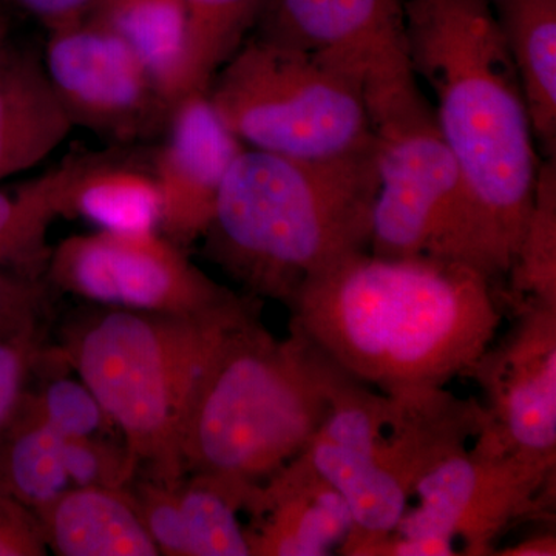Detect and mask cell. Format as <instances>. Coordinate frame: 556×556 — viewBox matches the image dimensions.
<instances>
[{
  "label": "cell",
  "mask_w": 556,
  "mask_h": 556,
  "mask_svg": "<svg viewBox=\"0 0 556 556\" xmlns=\"http://www.w3.org/2000/svg\"><path fill=\"white\" fill-rule=\"evenodd\" d=\"M514 325L468 372L490 427L510 452L556 464V305H514Z\"/></svg>",
  "instance_id": "cell-13"
},
{
  "label": "cell",
  "mask_w": 556,
  "mask_h": 556,
  "mask_svg": "<svg viewBox=\"0 0 556 556\" xmlns=\"http://www.w3.org/2000/svg\"><path fill=\"white\" fill-rule=\"evenodd\" d=\"M87 16L134 50L172 105L185 50V0H101Z\"/></svg>",
  "instance_id": "cell-21"
},
{
  "label": "cell",
  "mask_w": 556,
  "mask_h": 556,
  "mask_svg": "<svg viewBox=\"0 0 556 556\" xmlns=\"http://www.w3.org/2000/svg\"><path fill=\"white\" fill-rule=\"evenodd\" d=\"M258 25L351 80L375 134L434 115L409 58L404 0H266Z\"/></svg>",
  "instance_id": "cell-8"
},
{
  "label": "cell",
  "mask_w": 556,
  "mask_h": 556,
  "mask_svg": "<svg viewBox=\"0 0 556 556\" xmlns=\"http://www.w3.org/2000/svg\"><path fill=\"white\" fill-rule=\"evenodd\" d=\"M7 38H10L9 17L0 10V42H3Z\"/></svg>",
  "instance_id": "cell-34"
},
{
  "label": "cell",
  "mask_w": 556,
  "mask_h": 556,
  "mask_svg": "<svg viewBox=\"0 0 556 556\" xmlns=\"http://www.w3.org/2000/svg\"><path fill=\"white\" fill-rule=\"evenodd\" d=\"M35 514L47 547L56 555H161L130 489L72 485Z\"/></svg>",
  "instance_id": "cell-17"
},
{
  "label": "cell",
  "mask_w": 556,
  "mask_h": 556,
  "mask_svg": "<svg viewBox=\"0 0 556 556\" xmlns=\"http://www.w3.org/2000/svg\"><path fill=\"white\" fill-rule=\"evenodd\" d=\"M521 79L536 144H556V0H490Z\"/></svg>",
  "instance_id": "cell-18"
},
{
  "label": "cell",
  "mask_w": 556,
  "mask_h": 556,
  "mask_svg": "<svg viewBox=\"0 0 556 556\" xmlns=\"http://www.w3.org/2000/svg\"><path fill=\"white\" fill-rule=\"evenodd\" d=\"M332 362L298 329L278 339L244 318L193 390L181 433L185 478L260 485L316 437L329 407Z\"/></svg>",
  "instance_id": "cell-4"
},
{
  "label": "cell",
  "mask_w": 556,
  "mask_h": 556,
  "mask_svg": "<svg viewBox=\"0 0 556 556\" xmlns=\"http://www.w3.org/2000/svg\"><path fill=\"white\" fill-rule=\"evenodd\" d=\"M14 7L36 17L47 30L87 16L101 0H9Z\"/></svg>",
  "instance_id": "cell-32"
},
{
  "label": "cell",
  "mask_w": 556,
  "mask_h": 556,
  "mask_svg": "<svg viewBox=\"0 0 556 556\" xmlns=\"http://www.w3.org/2000/svg\"><path fill=\"white\" fill-rule=\"evenodd\" d=\"M49 554L35 511L0 490V556Z\"/></svg>",
  "instance_id": "cell-31"
},
{
  "label": "cell",
  "mask_w": 556,
  "mask_h": 556,
  "mask_svg": "<svg viewBox=\"0 0 556 556\" xmlns=\"http://www.w3.org/2000/svg\"><path fill=\"white\" fill-rule=\"evenodd\" d=\"M42 353L40 320L0 334V437L16 415Z\"/></svg>",
  "instance_id": "cell-28"
},
{
  "label": "cell",
  "mask_w": 556,
  "mask_h": 556,
  "mask_svg": "<svg viewBox=\"0 0 556 556\" xmlns=\"http://www.w3.org/2000/svg\"><path fill=\"white\" fill-rule=\"evenodd\" d=\"M378 185L375 146L328 160L244 148L203 237L208 258L248 295L288 305L308 278L369 251Z\"/></svg>",
  "instance_id": "cell-3"
},
{
  "label": "cell",
  "mask_w": 556,
  "mask_h": 556,
  "mask_svg": "<svg viewBox=\"0 0 556 556\" xmlns=\"http://www.w3.org/2000/svg\"><path fill=\"white\" fill-rule=\"evenodd\" d=\"M73 127L42 53L10 38L0 42V181L49 159Z\"/></svg>",
  "instance_id": "cell-16"
},
{
  "label": "cell",
  "mask_w": 556,
  "mask_h": 556,
  "mask_svg": "<svg viewBox=\"0 0 556 556\" xmlns=\"http://www.w3.org/2000/svg\"><path fill=\"white\" fill-rule=\"evenodd\" d=\"M179 482L169 485L139 477L129 486L139 517L161 555L186 556L185 529L179 510Z\"/></svg>",
  "instance_id": "cell-29"
},
{
  "label": "cell",
  "mask_w": 556,
  "mask_h": 556,
  "mask_svg": "<svg viewBox=\"0 0 556 556\" xmlns=\"http://www.w3.org/2000/svg\"><path fill=\"white\" fill-rule=\"evenodd\" d=\"M511 306L526 300L556 305V166L541 164L533 206L508 269Z\"/></svg>",
  "instance_id": "cell-25"
},
{
  "label": "cell",
  "mask_w": 556,
  "mask_h": 556,
  "mask_svg": "<svg viewBox=\"0 0 556 556\" xmlns=\"http://www.w3.org/2000/svg\"><path fill=\"white\" fill-rule=\"evenodd\" d=\"M493 555L503 556H555L556 536L554 532L538 533L535 536L518 541L514 546L504 551L495 552Z\"/></svg>",
  "instance_id": "cell-33"
},
{
  "label": "cell",
  "mask_w": 556,
  "mask_h": 556,
  "mask_svg": "<svg viewBox=\"0 0 556 556\" xmlns=\"http://www.w3.org/2000/svg\"><path fill=\"white\" fill-rule=\"evenodd\" d=\"M248 515L251 556L340 554L354 529L346 501L303 453L257 486Z\"/></svg>",
  "instance_id": "cell-15"
},
{
  "label": "cell",
  "mask_w": 556,
  "mask_h": 556,
  "mask_svg": "<svg viewBox=\"0 0 556 556\" xmlns=\"http://www.w3.org/2000/svg\"><path fill=\"white\" fill-rule=\"evenodd\" d=\"M206 93L244 148L328 160L375 146L367 104L351 80L260 33L215 73Z\"/></svg>",
  "instance_id": "cell-7"
},
{
  "label": "cell",
  "mask_w": 556,
  "mask_h": 556,
  "mask_svg": "<svg viewBox=\"0 0 556 556\" xmlns=\"http://www.w3.org/2000/svg\"><path fill=\"white\" fill-rule=\"evenodd\" d=\"M86 153L9 189H0V269L43 278L54 219L68 217V199Z\"/></svg>",
  "instance_id": "cell-19"
},
{
  "label": "cell",
  "mask_w": 556,
  "mask_h": 556,
  "mask_svg": "<svg viewBox=\"0 0 556 556\" xmlns=\"http://www.w3.org/2000/svg\"><path fill=\"white\" fill-rule=\"evenodd\" d=\"M47 280L0 269V334L42 320Z\"/></svg>",
  "instance_id": "cell-30"
},
{
  "label": "cell",
  "mask_w": 556,
  "mask_h": 556,
  "mask_svg": "<svg viewBox=\"0 0 556 556\" xmlns=\"http://www.w3.org/2000/svg\"><path fill=\"white\" fill-rule=\"evenodd\" d=\"M47 283L102 306L197 316L239 294L190 262L159 229H100L51 248Z\"/></svg>",
  "instance_id": "cell-11"
},
{
  "label": "cell",
  "mask_w": 556,
  "mask_h": 556,
  "mask_svg": "<svg viewBox=\"0 0 556 556\" xmlns=\"http://www.w3.org/2000/svg\"><path fill=\"white\" fill-rule=\"evenodd\" d=\"M555 475L556 464L510 452L486 424L477 444L445 457L417 482L393 533L445 540L459 555H493L517 522L546 514Z\"/></svg>",
  "instance_id": "cell-10"
},
{
  "label": "cell",
  "mask_w": 556,
  "mask_h": 556,
  "mask_svg": "<svg viewBox=\"0 0 556 556\" xmlns=\"http://www.w3.org/2000/svg\"><path fill=\"white\" fill-rule=\"evenodd\" d=\"M409 58L473 208L477 269L507 276L533 206L536 139L490 0H408Z\"/></svg>",
  "instance_id": "cell-2"
},
{
  "label": "cell",
  "mask_w": 556,
  "mask_h": 556,
  "mask_svg": "<svg viewBox=\"0 0 556 556\" xmlns=\"http://www.w3.org/2000/svg\"><path fill=\"white\" fill-rule=\"evenodd\" d=\"M493 281L455 260L356 252L302 285L289 327L365 386L438 390L468 376L500 334Z\"/></svg>",
  "instance_id": "cell-1"
},
{
  "label": "cell",
  "mask_w": 556,
  "mask_h": 556,
  "mask_svg": "<svg viewBox=\"0 0 556 556\" xmlns=\"http://www.w3.org/2000/svg\"><path fill=\"white\" fill-rule=\"evenodd\" d=\"M24 402L64 438L105 437L115 427L83 380L49 379L38 391L28 388Z\"/></svg>",
  "instance_id": "cell-26"
},
{
  "label": "cell",
  "mask_w": 556,
  "mask_h": 556,
  "mask_svg": "<svg viewBox=\"0 0 556 556\" xmlns=\"http://www.w3.org/2000/svg\"><path fill=\"white\" fill-rule=\"evenodd\" d=\"M375 135L379 185L369 252L383 257L430 255L477 268L470 195L434 115Z\"/></svg>",
  "instance_id": "cell-9"
},
{
  "label": "cell",
  "mask_w": 556,
  "mask_h": 556,
  "mask_svg": "<svg viewBox=\"0 0 556 556\" xmlns=\"http://www.w3.org/2000/svg\"><path fill=\"white\" fill-rule=\"evenodd\" d=\"M258 311L248 294L197 316L102 306L65 329L60 354L123 433L139 477L185 479L179 447L197 382L230 329Z\"/></svg>",
  "instance_id": "cell-5"
},
{
  "label": "cell",
  "mask_w": 556,
  "mask_h": 556,
  "mask_svg": "<svg viewBox=\"0 0 556 556\" xmlns=\"http://www.w3.org/2000/svg\"><path fill=\"white\" fill-rule=\"evenodd\" d=\"M62 457L73 486L129 489L139 477L137 460L126 444L105 437L64 438Z\"/></svg>",
  "instance_id": "cell-27"
},
{
  "label": "cell",
  "mask_w": 556,
  "mask_h": 556,
  "mask_svg": "<svg viewBox=\"0 0 556 556\" xmlns=\"http://www.w3.org/2000/svg\"><path fill=\"white\" fill-rule=\"evenodd\" d=\"M266 0H185L186 38L174 100L207 91L215 73L243 46Z\"/></svg>",
  "instance_id": "cell-22"
},
{
  "label": "cell",
  "mask_w": 556,
  "mask_h": 556,
  "mask_svg": "<svg viewBox=\"0 0 556 556\" xmlns=\"http://www.w3.org/2000/svg\"><path fill=\"white\" fill-rule=\"evenodd\" d=\"M164 134L150 169L160 193L159 228L186 249L211 226L219 190L244 146L218 118L206 91L179 97Z\"/></svg>",
  "instance_id": "cell-14"
},
{
  "label": "cell",
  "mask_w": 556,
  "mask_h": 556,
  "mask_svg": "<svg viewBox=\"0 0 556 556\" xmlns=\"http://www.w3.org/2000/svg\"><path fill=\"white\" fill-rule=\"evenodd\" d=\"M257 486L204 475L182 479L178 495L186 556H251L240 515L248 514Z\"/></svg>",
  "instance_id": "cell-24"
},
{
  "label": "cell",
  "mask_w": 556,
  "mask_h": 556,
  "mask_svg": "<svg viewBox=\"0 0 556 556\" xmlns=\"http://www.w3.org/2000/svg\"><path fill=\"white\" fill-rule=\"evenodd\" d=\"M64 437L25 405L0 437V490L33 511L68 489Z\"/></svg>",
  "instance_id": "cell-23"
},
{
  "label": "cell",
  "mask_w": 556,
  "mask_h": 556,
  "mask_svg": "<svg viewBox=\"0 0 556 556\" xmlns=\"http://www.w3.org/2000/svg\"><path fill=\"white\" fill-rule=\"evenodd\" d=\"M489 416L477 399L444 388L386 393L332 362L329 407L303 455L346 501L354 529L340 555L357 556L393 532L417 482L477 444Z\"/></svg>",
  "instance_id": "cell-6"
},
{
  "label": "cell",
  "mask_w": 556,
  "mask_h": 556,
  "mask_svg": "<svg viewBox=\"0 0 556 556\" xmlns=\"http://www.w3.org/2000/svg\"><path fill=\"white\" fill-rule=\"evenodd\" d=\"M42 61L73 126L126 146L166 129L172 105L152 73L89 16L50 28Z\"/></svg>",
  "instance_id": "cell-12"
},
{
  "label": "cell",
  "mask_w": 556,
  "mask_h": 556,
  "mask_svg": "<svg viewBox=\"0 0 556 556\" xmlns=\"http://www.w3.org/2000/svg\"><path fill=\"white\" fill-rule=\"evenodd\" d=\"M68 217L108 230L159 229L160 193L152 170L86 153L70 192Z\"/></svg>",
  "instance_id": "cell-20"
}]
</instances>
